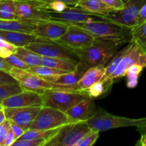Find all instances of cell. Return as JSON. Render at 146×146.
Here are the masks:
<instances>
[{"mask_svg":"<svg viewBox=\"0 0 146 146\" xmlns=\"http://www.w3.org/2000/svg\"><path fill=\"white\" fill-rule=\"evenodd\" d=\"M127 43L125 41H113L96 38L92 44L81 49H72L80 61L89 66L103 65L106 66L117 50Z\"/></svg>","mask_w":146,"mask_h":146,"instance_id":"1","label":"cell"},{"mask_svg":"<svg viewBox=\"0 0 146 146\" xmlns=\"http://www.w3.org/2000/svg\"><path fill=\"white\" fill-rule=\"evenodd\" d=\"M66 24L81 29L89 33L96 38L125 41L127 43L132 41V29L111 21H91Z\"/></svg>","mask_w":146,"mask_h":146,"instance_id":"2","label":"cell"},{"mask_svg":"<svg viewBox=\"0 0 146 146\" xmlns=\"http://www.w3.org/2000/svg\"><path fill=\"white\" fill-rule=\"evenodd\" d=\"M9 73L17 80L23 89L27 91H35L40 94H42L46 90L77 91L76 84L64 85V84H54L36 75L35 74L28 70L13 67Z\"/></svg>","mask_w":146,"mask_h":146,"instance_id":"3","label":"cell"},{"mask_svg":"<svg viewBox=\"0 0 146 146\" xmlns=\"http://www.w3.org/2000/svg\"><path fill=\"white\" fill-rule=\"evenodd\" d=\"M91 129L99 132L123 127H136L141 128L146 125V118H130L126 117L112 115L104 110L96 111L90 119L86 121Z\"/></svg>","mask_w":146,"mask_h":146,"instance_id":"4","label":"cell"},{"mask_svg":"<svg viewBox=\"0 0 146 146\" xmlns=\"http://www.w3.org/2000/svg\"><path fill=\"white\" fill-rule=\"evenodd\" d=\"M48 3L46 0H14L17 20L36 24L51 20Z\"/></svg>","mask_w":146,"mask_h":146,"instance_id":"5","label":"cell"},{"mask_svg":"<svg viewBox=\"0 0 146 146\" xmlns=\"http://www.w3.org/2000/svg\"><path fill=\"white\" fill-rule=\"evenodd\" d=\"M41 95L44 101L43 106L51 107L65 113L80 101L91 98L87 91L46 90Z\"/></svg>","mask_w":146,"mask_h":146,"instance_id":"6","label":"cell"},{"mask_svg":"<svg viewBox=\"0 0 146 146\" xmlns=\"http://www.w3.org/2000/svg\"><path fill=\"white\" fill-rule=\"evenodd\" d=\"M91 131L86 122L71 123L64 125L44 146H76L78 141Z\"/></svg>","mask_w":146,"mask_h":146,"instance_id":"7","label":"cell"},{"mask_svg":"<svg viewBox=\"0 0 146 146\" xmlns=\"http://www.w3.org/2000/svg\"><path fill=\"white\" fill-rule=\"evenodd\" d=\"M141 65L144 68L146 67V51L139 44L135 42H131V46L123 56L121 62L118 64L115 71L111 75L104 81H101L106 86L107 90L111 86L115 79L125 76V72L133 65Z\"/></svg>","mask_w":146,"mask_h":146,"instance_id":"8","label":"cell"},{"mask_svg":"<svg viewBox=\"0 0 146 146\" xmlns=\"http://www.w3.org/2000/svg\"><path fill=\"white\" fill-rule=\"evenodd\" d=\"M50 11L51 20L64 23H82L91 21H112L106 15L90 12L78 6L70 7L62 12Z\"/></svg>","mask_w":146,"mask_h":146,"instance_id":"9","label":"cell"},{"mask_svg":"<svg viewBox=\"0 0 146 146\" xmlns=\"http://www.w3.org/2000/svg\"><path fill=\"white\" fill-rule=\"evenodd\" d=\"M71 123L65 112L48 106H42L29 129L51 130Z\"/></svg>","mask_w":146,"mask_h":146,"instance_id":"10","label":"cell"},{"mask_svg":"<svg viewBox=\"0 0 146 146\" xmlns=\"http://www.w3.org/2000/svg\"><path fill=\"white\" fill-rule=\"evenodd\" d=\"M27 48L42 56L51 58H63L78 64L79 58L71 48L53 41H36L27 46Z\"/></svg>","mask_w":146,"mask_h":146,"instance_id":"11","label":"cell"},{"mask_svg":"<svg viewBox=\"0 0 146 146\" xmlns=\"http://www.w3.org/2000/svg\"><path fill=\"white\" fill-rule=\"evenodd\" d=\"M145 4L146 0H128L122 8L113 10L106 16L112 22L133 29L137 26L140 10Z\"/></svg>","mask_w":146,"mask_h":146,"instance_id":"12","label":"cell"},{"mask_svg":"<svg viewBox=\"0 0 146 146\" xmlns=\"http://www.w3.org/2000/svg\"><path fill=\"white\" fill-rule=\"evenodd\" d=\"M95 39V37L87 31L75 26L69 25L66 32L55 42L71 49H81L91 46Z\"/></svg>","mask_w":146,"mask_h":146,"instance_id":"13","label":"cell"},{"mask_svg":"<svg viewBox=\"0 0 146 146\" xmlns=\"http://www.w3.org/2000/svg\"><path fill=\"white\" fill-rule=\"evenodd\" d=\"M42 107V106H41ZM40 106L4 108L6 118L22 127L25 131L29 128L41 110Z\"/></svg>","mask_w":146,"mask_h":146,"instance_id":"14","label":"cell"},{"mask_svg":"<svg viewBox=\"0 0 146 146\" xmlns=\"http://www.w3.org/2000/svg\"><path fill=\"white\" fill-rule=\"evenodd\" d=\"M68 27V24L61 21L54 20L44 21L36 24L33 34L38 38L55 41L66 32Z\"/></svg>","mask_w":146,"mask_h":146,"instance_id":"15","label":"cell"},{"mask_svg":"<svg viewBox=\"0 0 146 146\" xmlns=\"http://www.w3.org/2000/svg\"><path fill=\"white\" fill-rule=\"evenodd\" d=\"M4 108H17V107L43 106L44 101L41 94L35 91L24 90L19 94L6 98L1 102Z\"/></svg>","mask_w":146,"mask_h":146,"instance_id":"16","label":"cell"},{"mask_svg":"<svg viewBox=\"0 0 146 146\" xmlns=\"http://www.w3.org/2000/svg\"><path fill=\"white\" fill-rule=\"evenodd\" d=\"M96 112L95 104L92 98L80 101L66 112L70 123L86 122Z\"/></svg>","mask_w":146,"mask_h":146,"instance_id":"17","label":"cell"},{"mask_svg":"<svg viewBox=\"0 0 146 146\" xmlns=\"http://www.w3.org/2000/svg\"><path fill=\"white\" fill-rule=\"evenodd\" d=\"M91 66L87 65L85 63L79 61L78 66H77V68L74 71L60 74V75L45 77V78H43L49 81V82L54 83V84H64V85H74L79 81V80L82 78L83 75L85 74L86 71Z\"/></svg>","mask_w":146,"mask_h":146,"instance_id":"18","label":"cell"},{"mask_svg":"<svg viewBox=\"0 0 146 146\" xmlns=\"http://www.w3.org/2000/svg\"><path fill=\"white\" fill-rule=\"evenodd\" d=\"M105 73V66L99 65L90 67L76 84L77 91H86L94 84L102 81Z\"/></svg>","mask_w":146,"mask_h":146,"instance_id":"19","label":"cell"},{"mask_svg":"<svg viewBox=\"0 0 146 146\" xmlns=\"http://www.w3.org/2000/svg\"><path fill=\"white\" fill-rule=\"evenodd\" d=\"M0 36L4 38L11 44H14L17 47L27 46L33 42L46 40L38 38L33 34L19 32V31H4V30H0Z\"/></svg>","mask_w":146,"mask_h":146,"instance_id":"20","label":"cell"},{"mask_svg":"<svg viewBox=\"0 0 146 146\" xmlns=\"http://www.w3.org/2000/svg\"><path fill=\"white\" fill-rule=\"evenodd\" d=\"M41 65L61 70V71L70 72V71H74L77 68L78 64L74 61H69V60L51 58V57L41 56Z\"/></svg>","mask_w":146,"mask_h":146,"instance_id":"21","label":"cell"},{"mask_svg":"<svg viewBox=\"0 0 146 146\" xmlns=\"http://www.w3.org/2000/svg\"><path fill=\"white\" fill-rule=\"evenodd\" d=\"M77 6L90 12L106 15L114 10L108 7L102 0H80Z\"/></svg>","mask_w":146,"mask_h":146,"instance_id":"22","label":"cell"},{"mask_svg":"<svg viewBox=\"0 0 146 146\" xmlns=\"http://www.w3.org/2000/svg\"><path fill=\"white\" fill-rule=\"evenodd\" d=\"M14 54L29 67L41 66V56L31 51L27 47H17Z\"/></svg>","mask_w":146,"mask_h":146,"instance_id":"23","label":"cell"},{"mask_svg":"<svg viewBox=\"0 0 146 146\" xmlns=\"http://www.w3.org/2000/svg\"><path fill=\"white\" fill-rule=\"evenodd\" d=\"M61 128H55L51 130H34L28 129L22 135L17 141H23V140L29 139H38V138H46V141L50 138L54 136Z\"/></svg>","mask_w":146,"mask_h":146,"instance_id":"24","label":"cell"},{"mask_svg":"<svg viewBox=\"0 0 146 146\" xmlns=\"http://www.w3.org/2000/svg\"><path fill=\"white\" fill-rule=\"evenodd\" d=\"M0 19L17 20L14 0H0Z\"/></svg>","mask_w":146,"mask_h":146,"instance_id":"25","label":"cell"},{"mask_svg":"<svg viewBox=\"0 0 146 146\" xmlns=\"http://www.w3.org/2000/svg\"><path fill=\"white\" fill-rule=\"evenodd\" d=\"M131 43H129V44L126 46L123 49L121 50V51H118V52L115 53V55L113 56V57L112 58V59L110 61V62L108 63V65L106 66V73L105 76H104V78H103L102 81L105 80L106 78H108L110 75L113 74L114 71H115V69L118 67V64L121 62V59L123 58V56L126 54V52L128 51V50L129 49L130 46H131Z\"/></svg>","mask_w":146,"mask_h":146,"instance_id":"26","label":"cell"},{"mask_svg":"<svg viewBox=\"0 0 146 146\" xmlns=\"http://www.w3.org/2000/svg\"><path fill=\"white\" fill-rule=\"evenodd\" d=\"M143 68V66L138 64L133 65L128 68L125 72V76L127 78V86L128 88H133L138 85L139 76Z\"/></svg>","mask_w":146,"mask_h":146,"instance_id":"27","label":"cell"},{"mask_svg":"<svg viewBox=\"0 0 146 146\" xmlns=\"http://www.w3.org/2000/svg\"><path fill=\"white\" fill-rule=\"evenodd\" d=\"M28 71L34 73L36 75L41 77V78H45V77L53 76L60 75V74H65L67 71H61V70L56 69V68H51V67L45 66H37L29 67L28 68Z\"/></svg>","mask_w":146,"mask_h":146,"instance_id":"28","label":"cell"},{"mask_svg":"<svg viewBox=\"0 0 146 146\" xmlns=\"http://www.w3.org/2000/svg\"><path fill=\"white\" fill-rule=\"evenodd\" d=\"M24 89L19 83L0 85V104L9 97L22 92Z\"/></svg>","mask_w":146,"mask_h":146,"instance_id":"29","label":"cell"},{"mask_svg":"<svg viewBox=\"0 0 146 146\" xmlns=\"http://www.w3.org/2000/svg\"><path fill=\"white\" fill-rule=\"evenodd\" d=\"M132 41L139 44L146 51V21L133 29Z\"/></svg>","mask_w":146,"mask_h":146,"instance_id":"30","label":"cell"},{"mask_svg":"<svg viewBox=\"0 0 146 146\" xmlns=\"http://www.w3.org/2000/svg\"><path fill=\"white\" fill-rule=\"evenodd\" d=\"M99 131L91 129L81 140L76 146H91L96 143L99 137Z\"/></svg>","mask_w":146,"mask_h":146,"instance_id":"31","label":"cell"},{"mask_svg":"<svg viewBox=\"0 0 146 146\" xmlns=\"http://www.w3.org/2000/svg\"><path fill=\"white\" fill-rule=\"evenodd\" d=\"M108 90H107L105 84L102 81H99V82L94 84L92 86L90 87L86 91L88 95H89V96L93 98L101 96H102V94L106 92Z\"/></svg>","mask_w":146,"mask_h":146,"instance_id":"32","label":"cell"},{"mask_svg":"<svg viewBox=\"0 0 146 146\" xmlns=\"http://www.w3.org/2000/svg\"><path fill=\"white\" fill-rule=\"evenodd\" d=\"M46 143V138H38V139L23 140V141H16L12 146H44Z\"/></svg>","mask_w":146,"mask_h":146,"instance_id":"33","label":"cell"},{"mask_svg":"<svg viewBox=\"0 0 146 146\" xmlns=\"http://www.w3.org/2000/svg\"><path fill=\"white\" fill-rule=\"evenodd\" d=\"M5 60L14 68H21V69H26L27 70L29 66L27 64H26L21 59H20L18 56L15 55L14 54H12L9 56L5 58Z\"/></svg>","mask_w":146,"mask_h":146,"instance_id":"34","label":"cell"},{"mask_svg":"<svg viewBox=\"0 0 146 146\" xmlns=\"http://www.w3.org/2000/svg\"><path fill=\"white\" fill-rule=\"evenodd\" d=\"M11 129V121L6 119L0 124V146H4L6 138Z\"/></svg>","mask_w":146,"mask_h":146,"instance_id":"35","label":"cell"},{"mask_svg":"<svg viewBox=\"0 0 146 146\" xmlns=\"http://www.w3.org/2000/svg\"><path fill=\"white\" fill-rule=\"evenodd\" d=\"M68 6L69 5H67L64 2L57 1H48V9L53 11H56V12H62L68 7Z\"/></svg>","mask_w":146,"mask_h":146,"instance_id":"36","label":"cell"},{"mask_svg":"<svg viewBox=\"0 0 146 146\" xmlns=\"http://www.w3.org/2000/svg\"><path fill=\"white\" fill-rule=\"evenodd\" d=\"M17 83H18L17 81L10 74V73L3 71V70H0V85L17 84Z\"/></svg>","mask_w":146,"mask_h":146,"instance_id":"37","label":"cell"},{"mask_svg":"<svg viewBox=\"0 0 146 146\" xmlns=\"http://www.w3.org/2000/svg\"><path fill=\"white\" fill-rule=\"evenodd\" d=\"M11 129L13 131L14 134V136H15L16 141H17L18 138H19L21 135L24 134V133L25 132V130L21 127L20 125H17V123L14 122H11Z\"/></svg>","mask_w":146,"mask_h":146,"instance_id":"38","label":"cell"},{"mask_svg":"<svg viewBox=\"0 0 146 146\" xmlns=\"http://www.w3.org/2000/svg\"><path fill=\"white\" fill-rule=\"evenodd\" d=\"M108 7L113 9H120L123 7L124 1L123 0H102Z\"/></svg>","mask_w":146,"mask_h":146,"instance_id":"39","label":"cell"},{"mask_svg":"<svg viewBox=\"0 0 146 146\" xmlns=\"http://www.w3.org/2000/svg\"><path fill=\"white\" fill-rule=\"evenodd\" d=\"M145 21H146V4H144V5L142 7V8L141 9V10H140L136 27L143 24V23L145 22Z\"/></svg>","mask_w":146,"mask_h":146,"instance_id":"40","label":"cell"},{"mask_svg":"<svg viewBox=\"0 0 146 146\" xmlns=\"http://www.w3.org/2000/svg\"><path fill=\"white\" fill-rule=\"evenodd\" d=\"M12 68L13 67L6 61L5 58L0 57V70H3L9 73Z\"/></svg>","mask_w":146,"mask_h":146,"instance_id":"41","label":"cell"},{"mask_svg":"<svg viewBox=\"0 0 146 146\" xmlns=\"http://www.w3.org/2000/svg\"><path fill=\"white\" fill-rule=\"evenodd\" d=\"M15 141H16V138H15V136H14V133H13V131H11V129H10L9 131L8 135H7V138H6L4 146L12 145L13 143H14Z\"/></svg>","mask_w":146,"mask_h":146,"instance_id":"42","label":"cell"},{"mask_svg":"<svg viewBox=\"0 0 146 146\" xmlns=\"http://www.w3.org/2000/svg\"><path fill=\"white\" fill-rule=\"evenodd\" d=\"M46 1H61V2H64L67 5L69 6H77L78 3L79 2L80 0H46Z\"/></svg>","mask_w":146,"mask_h":146,"instance_id":"43","label":"cell"},{"mask_svg":"<svg viewBox=\"0 0 146 146\" xmlns=\"http://www.w3.org/2000/svg\"><path fill=\"white\" fill-rule=\"evenodd\" d=\"M136 145L140 146H146V133L141 134V139L139 140Z\"/></svg>","mask_w":146,"mask_h":146,"instance_id":"44","label":"cell"},{"mask_svg":"<svg viewBox=\"0 0 146 146\" xmlns=\"http://www.w3.org/2000/svg\"><path fill=\"white\" fill-rule=\"evenodd\" d=\"M6 119L7 118H6L5 113H4V108L3 109H0V124L4 122Z\"/></svg>","mask_w":146,"mask_h":146,"instance_id":"45","label":"cell"},{"mask_svg":"<svg viewBox=\"0 0 146 146\" xmlns=\"http://www.w3.org/2000/svg\"><path fill=\"white\" fill-rule=\"evenodd\" d=\"M10 55H11V54H9V53L6 52V51H4V50L1 49V48H0V57L1 58H7V57L9 56Z\"/></svg>","mask_w":146,"mask_h":146,"instance_id":"46","label":"cell"},{"mask_svg":"<svg viewBox=\"0 0 146 146\" xmlns=\"http://www.w3.org/2000/svg\"><path fill=\"white\" fill-rule=\"evenodd\" d=\"M138 131H139L141 134L146 133V125H144V126H143V127H141V128H138Z\"/></svg>","mask_w":146,"mask_h":146,"instance_id":"47","label":"cell"},{"mask_svg":"<svg viewBox=\"0 0 146 146\" xmlns=\"http://www.w3.org/2000/svg\"><path fill=\"white\" fill-rule=\"evenodd\" d=\"M0 109H3V107H2V106L1 105V104H0Z\"/></svg>","mask_w":146,"mask_h":146,"instance_id":"48","label":"cell"},{"mask_svg":"<svg viewBox=\"0 0 146 146\" xmlns=\"http://www.w3.org/2000/svg\"><path fill=\"white\" fill-rule=\"evenodd\" d=\"M123 1H124V2H125V1H128V0H123Z\"/></svg>","mask_w":146,"mask_h":146,"instance_id":"49","label":"cell"}]
</instances>
